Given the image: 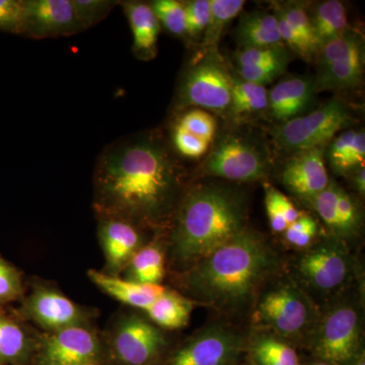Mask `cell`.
<instances>
[{
  "label": "cell",
  "mask_w": 365,
  "mask_h": 365,
  "mask_svg": "<svg viewBox=\"0 0 365 365\" xmlns=\"http://www.w3.org/2000/svg\"><path fill=\"white\" fill-rule=\"evenodd\" d=\"M26 0H0V32L25 36Z\"/></svg>",
  "instance_id": "d6a6232c"
},
{
  "label": "cell",
  "mask_w": 365,
  "mask_h": 365,
  "mask_svg": "<svg viewBox=\"0 0 365 365\" xmlns=\"http://www.w3.org/2000/svg\"><path fill=\"white\" fill-rule=\"evenodd\" d=\"M283 184L295 195L313 199L330 184L323 148L299 151L288 160L281 175Z\"/></svg>",
  "instance_id": "2e32d148"
},
{
  "label": "cell",
  "mask_w": 365,
  "mask_h": 365,
  "mask_svg": "<svg viewBox=\"0 0 365 365\" xmlns=\"http://www.w3.org/2000/svg\"><path fill=\"white\" fill-rule=\"evenodd\" d=\"M133 36V52L141 60L157 55L160 24L150 4L140 1L121 2Z\"/></svg>",
  "instance_id": "d6986e66"
},
{
  "label": "cell",
  "mask_w": 365,
  "mask_h": 365,
  "mask_svg": "<svg viewBox=\"0 0 365 365\" xmlns=\"http://www.w3.org/2000/svg\"><path fill=\"white\" fill-rule=\"evenodd\" d=\"M355 188L360 194L364 195L365 192V170L364 168H361L359 170H356V174L354 177Z\"/></svg>",
  "instance_id": "f6af8a7d"
},
{
  "label": "cell",
  "mask_w": 365,
  "mask_h": 365,
  "mask_svg": "<svg viewBox=\"0 0 365 365\" xmlns=\"http://www.w3.org/2000/svg\"><path fill=\"white\" fill-rule=\"evenodd\" d=\"M275 267V256L260 237L245 230L190 268L184 279L192 297L220 309L248 302Z\"/></svg>",
  "instance_id": "7a4b0ae2"
},
{
  "label": "cell",
  "mask_w": 365,
  "mask_h": 365,
  "mask_svg": "<svg viewBox=\"0 0 365 365\" xmlns=\"http://www.w3.org/2000/svg\"><path fill=\"white\" fill-rule=\"evenodd\" d=\"M244 199L234 190L202 185L188 192L176 212L172 258L189 269L246 230Z\"/></svg>",
  "instance_id": "3957f363"
},
{
  "label": "cell",
  "mask_w": 365,
  "mask_h": 365,
  "mask_svg": "<svg viewBox=\"0 0 365 365\" xmlns=\"http://www.w3.org/2000/svg\"><path fill=\"white\" fill-rule=\"evenodd\" d=\"M311 302L289 284L278 285L263 295L257 307V323L284 336L297 335L311 322Z\"/></svg>",
  "instance_id": "52a82bcc"
},
{
  "label": "cell",
  "mask_w": 365,
  "mask_h": 365,
  "mask_svg": "<svg viewBox=\"0 0 365 365\" xmlns=\"http://www.w3.org/2000/svg\"><path fill=\"white\" fill-rule=\"evenodd\" d=\"M98 237L104 251L107 268L117 273L126 268L138 251L141 237L135 225L116 218H104L98 227Z\"/></svg>",
  "instance_id": "e0dca14e"
},
{
  "label": "cell",
  "mask_w": 365,
  "mask_h": 365,
  "mask_svg": "<svg viewBox=\"0 0 365 365\" xmlns=\"http://www.w3.org/2000/svg\"><path fill=\"white\" fill-rule=\"evenodd\" d=\"M244 0H210V19L203 35L206 52H217L218 42L228 24L244 9Z\"/></svg>",
  "instance_id": "484cf974"
},
{
  "label": "cell",
  "mask_w": 365,
  "mask_h": 365,
  "mask_svg": "<svg viewBox=\"0 0 365 365\" xmlns=\"http://www.w3.org/2000/svg\"><path fill=\"white\" fill-rule=\"evenodd\" d=\"M359 334L356 309L350 304L334 307L317 327L313 339L314 352L327 361L344 364L356 354Z\"/></svg>",
  "instance_id": "ba28073f"
},
{
  "label": "cell",
  "mask_w": 365,
  "mask_h": 365,
  "mask_svg": "<svg viewBox=\"0 0 365 365\" xmlns=\"http://www.w3.org/2000/svg\"><path fill=\"white\" fill-rule=\"evenodd\" d=\"M209 176L230 181L251 182L265 176L266 163L253 144L237 137H227L216 146L203 163Z\"/></svg>",
  "instance_id": "9c48e42d"
},
{
  "label": "cell",
  "mask_w": 365,
  "mask_h": 365,
  "mask_svg": "<svg viewBox=\"0 0 365 365\" xmlns=\"http://www.w3.org/2000/svg\"><path fill=\"white\" fill-rule=\"evenodd\" d=\"M266 210H267V215L270 227L275 232H283L287 230L288 223L285 220L284 216L280 212L277 205L274 202L272 197L266 191L265 196Z\"/></svg>",
  "instance_id": "ee69618b"
},
{
  "label": "cell",
  "mask_w": 365,
  "mask_h": 365,
  "mask_svg": "<svg viewBox=\"0 0 365 365\" xmlns=\"http://www.w3.org/2000/svg\"><path fill=\"white\" fill-rule=\"evenodd\" d=\"M29 348L24 329L0 312V365L20 364L28 354Z\"/></svg>",
  "instance_id": "4316f807"
},
{
  "label": "cell",
  "mask_w": 365,
  "mask_h": 365,
  "mask_svg": "<svg viewBox=\"0 0 365 365\" xmlns=\"http://www.w3.org/2000/svg\"><path fill=\"white\" fill-rule=\"evenodd\" d=\"M314 81L307 78L285 79L268 93V108L271 116L281 122L299 117L313 102Z\"/></svg>",
  "instance_id": "ac0fdd59"
},
{
  "label": "cell",
  "mask_w": 365,
  "mask_h": 365,
  "mask_svg": "<svg viewBox=\"0 0 365 365\" xmlns=\"http://www.w3.org/2000/svg\"><path fill=\"white\" fill-rule=\"evenodd\" d=\"M337 210L339 215L341 235L352 234L359 227V210L349 194L346 193L340 187L338 191Z\"/></svg>",
  "instance_id": "b9f144b4"
},
{
  "label": "cell",
  "mask_w": 365,
  "mask_h": 365,
  "mask_svg": "<svg viewBox=\"0 0 365 365\" xmlns=\"http://www.w3.org/2000/svg\"><path fill=\"white\" fill-rule=\"evenodd\" d=\"M259 365H299V356L290 346L274 338H262L253 348Z\"/></svg>",
  "instance_id": "f1b7e54d"
},
{
  "label": "cell",
  "mask_w": 365,
  "mask_h": 365,
  "mask_svg": "<svg viewBox=\"0 0 365 365\" xmlns=\"http://www.w3.org/2000/svg\"><path fill=\"white\" fill-rule=\"evenodd\" d=\"M192 307L191 300L165 289L144 312L157 325L174 330L188 323Z\"/></svg>",
  "instance_id": "603a6c76"
},
{
  "label": "cell",
  "mask_w": 365,
  "mask_h": 365,
  "mask_svg": "<svg viewBox=\"0 0 365 365\" xmlns=\"http://www.w3.org/2000/svg\"><path fill=\"white\" fill-rule=\"evenodd\" d=\"M314 365H331V364H325V362H321V364H314Z\"/></svg>",
  "instance_id": "7dc6e473"
},
{
  "label": "cell",
  "mask_w": 365,
  "mask_h": 365,
  "mask_svg": "<svg viewBox=\"0 0 365 365\" xmlns=\"http://www.w3.org/2000/svg\"><path fill=\"white\" fill-rule=\"evenodd\" d=\"M319 46L330 42L347 32L348 18L346 7L339 0L322 2L309 16Z\"/></svg>",
  "instance_id": "cb8c5ba5"
},
{
  "label": "cell",
  "mask_w": 365,
  "mask_h": 365,
  "mask_svg": "<svg viewBox=\"0 0 365 365\" xmlns=\"http://www.w3.org/2000/svg\"><path fill=\"white\" fill-rule=\"evenodd\" d=\"M23 294L20 273L0 257V304L14 302Z\"/></svg>",
  "instance_id": "74e56055"
},
{
  "label": "cell",
  "mask_w": 365,
  "mask_h": 365,
  "mask_svg": "<svg viewBox=\"0 0 365 365\" xmlns=\"http://www.w3.org/2000/svg\"><path fill=\"white\" fill-rule=\"evenodd\" d=\"M275 11L279 13L287 21V23L319 53L321 46L317 40L311 18L304 7L297 4H289L278 7Z\"/></svg>",
  "instance_id": "836d02e7"
},
{
  "label": "cell",
  "mask_w": 365,
  "mask_h": 365,
  "mask_svg": "<svg viewBox=\"0 0 365 365\" xmlns=\"http://www.w3.org/2000/svg\"><path fill=\"white\" fill-rule=\"evenodd\" d=\"M242 48H269L284 46L275 14L251 11L244 14L237 28Z\"/></svg>",
  "instance_id": "44dd1931"
},
{
  "label": "cell",
  "mask_w": 365,
  "mask_h": 365,
  "mask_svg": "<svg viewBox=\"0 0 365 365\" xmlns=\"http://www.w3.org/2000/svg\"><path fill=\"white\" fill-rule=\"evenodd\" d=\"M186 11V35L197 40L203 37L210 19V0L184 2Z\"/></svg>",
  "instance_id": "d590c367"
},
{
  "label": "cell",
  "mask_w": 365,
  "mask_h": 365,
  "mask_svg": "<svg viewBox=\"0 0 365 365\" xmlns=\"http://www.w3.org/2000/svg\"><path fill=\"white\" fill-rule=\"evenodd\" d=\"M351 120L347 106L339 98H332L316 111L283 122L274 131V140L283 150L297 153L322 148Z\"/></svg>",
  "instance_id": "277c9868"
},
{
  "label": "cell",
  "mask_w": 365,
  "mask_h": 365,
  "mask_svg": "<svg viewBox=\"0 0 365 365\" xmlns=\"http://www.w3.org/2000/svg\"><path fill=\"white\" fill-rule=\"evenodd\" d=\"M76 18L83 30L97 25L111 13L118 1L109 0H71Z\"/></svg>",
  "instance_id": "1f68e13d"
},
{
  "label": "cell",
  "mask_w": 365,
  "mask_h": 365,
  "mask_svg": "<svg viewBox=\"0 0 365 365\" xmlns=\"http://www.w3.org/2000/svg\"><path fill=\"white\" fill-rule=\"evenodd\" d=\"M331 168L336 174L345 175L364 168L365 135L362 130L343 132L334 139L328 155Z\"/></svg>",
  "instance_id": "7402d4cb"
},
{
  "label": "cell",
  "mask_w": 365,
  "mask_h": 365,
  "mask_svg": "<svg viewBox=\"0 0 365 365\" xmlns=\"http://www.w3.org/2000/svg\"><path fill=\"white\" fill-rule=\"evenodd\" d=\"M180 126L185 130L200 137L208 143H212L216 131V122L212 115L204 110L194 109L185 113L180 119Z\"/></svg>",
  "instance_id": "8d00e7d4"
},
{
  "label": "cell",
  "mask_w": 365,
  "mask_h": 365,
  "mask_svg": "<svg viewBox=\"0 0 365 365\" xmlns=\"http://www.w3.org/2000/svg\"><path fill=\"white\" fill-rule=\"evenodd\" d=\"M230 108L237 114L263 111L268 108V91L265 86L234 79Z\"/></svg>",
  "instance_id": "83f0119b"
},
{
  "label": "cell",
  "mask_w": 365,
  "mask_h": 365,
  "mask_svg": "<svg viewBox=\"0 0 365 365\" xmlns=\"http://www.w3.org/2000/svg\"><path fill=\"white\" fill-rule=\"evenodd\" d=\"M275 16L277 18L278 29H279L283 44H287L292 51L299 54L302 58L312 60L317 57L318 52L307 42L306 39L302 35H299L279 13L275 11Z\"/></svg>",
  "instance_id": "ab89813d"
},
{
  "label": "cell",
  "mask_w": 365,
  "mask_h": 365,
  "mask_svg": "<svg viewBox=\"0 0 365 365\" xmlns=\"http://www.w3.org/2000/svg\"><path fill=\"white\" fill-rule=\"evenodd\" d=\"M25 37H68L81 32L71 0H26Z\"/></svg>",
  "instance_id": "5bb4252c"
},
{
  "label": "cell",
  "mask_w": 365,
  "mask_h": 365,
  "mask_svg": "<svg viewBox=\"0 0 365 365\" xmlns=\"http://www.w3.org/2000/svg\"><path fill=\"white\" fill-rule=\"evenodd\" d=\"M351 270V261L337 241L322 242L302 255L297 264L300 278L317 292H332L342 287Z\"/></svg>",
  "instance_id": "30bf717a"
},
{
  "label": "cell",
  "mask_w": 365,
  "mask_h": 365,
  "mask_svg": "<svg viewBox=\"0 0 365 365\" xmlns=\"http://www.w3.org/2000/svg\"><path fill=\"white\" fill-rule=\"evenodd\" d=\"M316 93L352 88L364 76V52L361 37L348 30L322 46L317 55Z\"/></svg>",
  "instance_id": "5b68a950"
},
{
  "label": "cell",
  "mask_w": 365,
  "mask_h": 365,
  "mask_svg": "<svg viewBox=\"0 0 365 365\" xmlns=\"http://www.w3.org/2000/svg\"><path fill=\"white\" fill-rule=\"evenodd\" d=\"M165 340L162 332L139 317L125 319L113 338L117 359L126 365H145L158 356Z\"/></svg>",
  "instance_id": "7c38bea8"
},
{
  "label": "cell",
  "mask_w": 365,
  "mask_h": 365,
  "mask_svg": "<svg viewBox=\"0 0 365 365\" xmlns=\"http://www.w3.org/2000/svg\"><path fill=\"white\" fill-rule=\"evenodd\" d=\"M173 143L180 155L189 158H199L207 153V141L185 130L180 125H176L173 132Z\"/></svg>",
  "instance_id": "f35d334b"
},
{
  "label": "cell",
  "mask_w": 365,
  "mask_h": 365,
  "mask_svg": "<svg viewBox=\"0 0 365 365\" xmlns=\"http://www.w3.org/2000/svg\"><path fill=\"white\" fill-rule=\"evenodd\" d=\"M289 61V53L285 46H276L269 48H241L235 54V63L237 69L256 68L277 63V62Z\"/></svg>",
  "instance_id": "f546056e"
},
{
  "label": "cell",
  "mask_w": 365,
  "mask_h": 365,
  "mask_svg": "<svg viewBox=\"0 0 365 365\" xmlns=\"http://www.w3.org/2000/svg\"><path fill=\"white\" fill-rule=\"evenodd\" d=\"M93 182L102 220L158 225L176 205L181 174L160 139L139 136L110 144L98 158Z\"/></svg>",
  "instance_id": "6da1fadb"
},
{
  "label": "cell",
  "mask_w": 365,
  "mask_h": 365,
  "mask_svg": "<svg viewBox=\"0 0 365 365\" xmlns=\"http://www.w3.org/2000/svg\"><path fill=\"white\" fill-rule=\"evenodd\" d=\"M28 318L49 330L83 326L85 314L78 304L55 290L40 288L29 297L24 307Z\"/></svg>",
  "instance_id": "9a60e30c"
},
{
  "label": "cell",
  "mask_w": 365,
  "mask_h": 365,
  "mask_svg": "<svg viewBox=\"0 0 365 365\" xmlns=\"http://www.w3.org/2000/svg\"><path fill=\"white\" fill-rule=\"evenodd\" d=\"M266 191H268L269 194L272 197L274 202L277 205L282 215L284 216L288 225L299 220L300 216L299 211H297L294 204L292 203V201L284 194L281 193L280 191H278L277 189L274 188L272 186L266 187Z\"/></svg>",
  "instance_id": "7bdbcfd3"
},
{
  "label": "cell",
  "mask_w": 365,
  "mask_h": 365,
  "mask_svg": "<svg viewBox=\"0 0 365 365\" xmlns=\"http://www.w3.org/2000/svg\"><path fill=\"white\" fill-rule=\"evenodd\" d=\"M151 9L160 25L165 26L172 35H186V11L184 2L177 0H155Z\"/></svg>",
  "instance_id": "4dcf8cb0"
},
{
  "label": "cell",
  "mask_w": 365,
  "mask_h": 365,
  "mask_svg": "<svg viewBox=\"0 0 365 365\" xmlns=\"http://www.w3.org/2000/svg\"><path fill=\"white\" fill-rule=\"evenodd\" d=\"M338 191L339 187L336 184H329L324 191L314 196L312 201L317 212L324 222L334 232L341 234L339 215L337 210Z\"/></svg>",
  "instance_id": "e575fe53"
},
{
  "label": "cell",
  "mask_w": 365,
  "mask_h": 365,
  "mask_svg": "<svg viewBox=\"0 0 365 365\" xmlns=\"http://www.w3.org/2000/svg\"><path fill=\"white\" fill-rule=\"evenodd\" d=\"M126 268L129 280L143 284L160 285L165 274L162 250L155 245L139 249Z\"/></svg>",
  "instance_id": "d4e9b609"
},
{
  "label": "cell",
  "mask_w": 365,
  "mask_h": 365,
  "mask_svg": "<svg viewBox=\"0 0 365 365\" xmlns=\"http://www.w3.org/2000/svg\"><path fill=\"white\" fill-rule=\"evenodd\" d=\"M318 227L317 222L309 216H299V220L288 225L285 230V239L294 246L304 248L313 241Z\"/></svg>",
  "instance_id": "60d3db41"
},
{
  "label": "cell",
  "mask_w": 365,
  "mask_h": 365,
  "mask_svg": "<svg viewBox=\"0 0 365 365\" xmlns=\"http://www.w3.org/2000/svg\"><path fill=\"white\" fill-rule=\"evenodd\" d=\"M88 275L100 289L110 297L127 306L137 307L143 311L148 309L165 290L160 285L143 284L96 270L88 271Z\"/></svg>",
  "instance_id": "ffe728a7"
},
{
  "label": "cell",
  "mask_w": 365,
  "mask_h": 365,
  "mask_svg": "<svg viewBox=\"0 0 365 365\" xmlns=\"http://www.w3.org/2000/svg\"><path fill=\"white\" fill-rule=\"evenodd\" d=\"M242 347L239 334L225 327H211L182 347L169 365H234Z\"/></svg>",
  "instance_id": "8fae6325"
},
{
  "label": "cell",
  "mask_w": 365,
  "mask_h": 365,
  "mask_svg": "<svg viewBox=\"0 0 365 365\" xmlns=\"http://www.w3.org/2000/svg\"><path fill=\"white\" fill-rule=\"evenodd\" d=\"M232 83L218 52H206L187 72L180 101L182 106L225 111L232 103Z\"/></svg>",
  "instance_id": "8992f818"
},
{
  "label": "cell",
  "mask_w": 365,
  "mask_h": 365,
  "mask_svg": "<svg viewBox=\"0 0 365 365\" xmlns=\"http://www.w3.org/2000/svg\"><path fill=\"white\" fill-rule=\"evenodd\" d=\"M354 365H365L364 353V352H362L361 354H360L359 356L357 357V359L355 360Z\"/></svg>",
  "instance_id": "bcb514c9"
},
{
  "label": "cell",
  "mask_w": 365,
  "mask_h": 365,
  "mask_svg": "<svg viewBox=\"0 0 365 365\" xmlns=\"http://www.w3.org/2000/svg\"><path fill=\"white\" fill-rule=\"evenodd\" d=\"M100 344L83 326L56 331L46 339L41 365H98Z\"/></svg>",
  "instance_id": "4fadbf2b"
}]
</instances>
